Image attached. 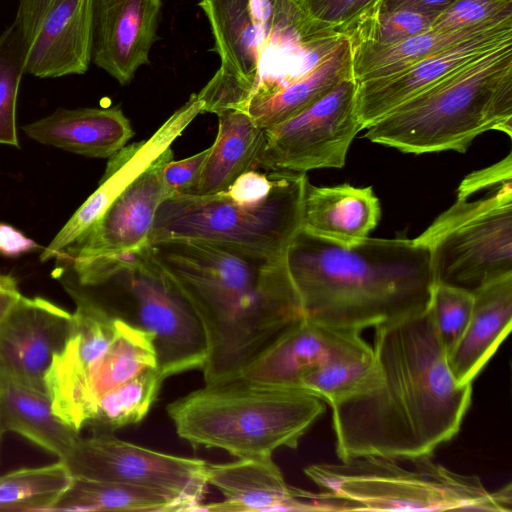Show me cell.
<instances>
[{
    "instance_id": "obj_29",
    "label": "cell",
    "mask_w": 512,
    "mask_h": 512,
    "mask_svg": "<svg viewBox=\"0 0 512 512\" xmlns=\"http://www.w3.org/2000/svg\"><path fill=\"white\" fill-rule=\"evenodd\" d=\"M152 367H157L152 335L117 317L113 339L96 363L88 382L84 399L85 426L104 394Z\"/></svg>"
},
{
    "instance_id": "obj_1",
    "label": "cell",
    "mask_w": 512,
    "mask_h": 512,
    "mask_svg": "<svg viewBox=\"0 0 512 512\" xmlns=\"http://www.w3.org/2000/svg\"><path fill=\"white\" fill-rule=\"evenodd\" d=\"M375 328L379 384L331 406L337 456L432 455L459 432L472 384L455 380L429 310Z\"/></svg>"
},
{
    "instance_id": "obj_12",
    "label": "cell",
    "mask_w": 512,
    "mask_h": 512,
    "mask_svg": "<svg viewBox=\"0 0 512 512\" xmlns=\"http://www.w3.org/2000/svg\"><path fill=\"white\" fill-rule=\"evenodd\" d=\"M25 73L38 78L84 74L92 61V0H19L11 25Z\"/></svg>"
},
{
    "instance_id": "obj_35",
    "label": "cell",
    "mask_w": 512,
    "mask_h": 512,
    "mask_svg": "<svg viewBox=\"0 0 512 512\" xmlns=\"http://www.w3.org/2000/svg\"><path fill=\"white\" fill-rule=\"evenodd\" d=\"M24 58L12 26L0 36V144L18 147L16 104Z\"/></svg>"
},
{
    "instance_id": "obj_24",
    "label": "cell",
    "mask_w": 512,
    "mask_h": 512,
    "mask_svg": "<svg viewBox=\"0 0 512 512\" xmlns=\"http://www.w3.org/2000/svg\"><path fill=\"white\" fill-rule=\"evenodd\" d=\"M352 76V48L345 34L322 60L311 69L282 83L257 86L248 104V112L263 128L277 126L296 116Z\"/></svg>"
},
{
    "instance_id": "obj_37",
    "label": "cell",
    "mask_w": 512,
    "mask_h": 512,
    "mask_svg": "<svg viewBox=\"0 0 512 512\" xmlns=\"http://www.w3.org/2000/svg\"><path fill=\"white\" fill-rule=\"evenodd\" d=\"M512 18V0H456L431 29L455 30Z\"/></svg>"
},
{
    "instance_id": "obj_30",
    "label": "cell",
    "mask_w": 512,
    "mask_h": 512,
    "mask_svg": "<svg viewBox=\"0 0 512 512\" xmlns=\"http://www.w3.org/2000/svg\"><path fill=\"white\" fill-rule=\"evenodd\" d=\"M52 511H153L175 507L161 494L126 483L73 478Z\"/></svg>"
},
{
    "instance_id": "obj_3",
    "label": "cell",
    "mask_w": 512,
    "mask_h": 512,
    "mask_svg": "<svg viewBox=\"0 0 512 512\" xmlns=\"http://www.w3.org/2000/svg\"><path fill=\"white\" fill-rule=\"evenodd\" d=\"M285 258L304 316L317 323L361 332L429 308L431 257L414 239L367 237L346 247L301 229Z\"/></svg>"
},
{
    "instance_id": "obj_42",
    "label": "cell",
    "mask_w": 512,
    "mask_h": 512,
    "mask_svg": "<svg viewBox=\"0 0 512 512\" xmlns=\"http://www.w3.org/2000/svg\"><path fill=\"white\" fill-rule=\"evenodd\" d=\"M21 295L15 278L0 273V323Z\"/></svg>"
},
{
    "instance_id": "obj_22",
    "label": "cell",
    "mask_w": 512,
    "mask_h": 512,
    "mask_svg": "<svg viewBox=\"0 0 512 512\" xmlns=\"http://www.w3.org/2000/svg\"><path fill=\"white\" fill-rule=\"evenodd\" d=\"M22 129L39 143L93 158L111 157L134 135L119 107L59 108Z\"/></svg>"
},
{
    "instance_id": "obj_18",
    "label": "cell",
    "mask_w": 512,
    "mask_h": 512,
    "mask_svg": "<svg viewBox=\"0 0 512 512\" xmlns=\"http://www.w3.org/2000/svg\"><path fill=\"white\" fill-rule=\"evenodd\" d=\"M508 42H512V19L398 72L357 83L356 107L363 130L455 70Z\"/></svg>"
},
{
    "instance_id": "obj_15",
    "label": "cell",
    "mask_w": 512,
    "mask_h": 512,
    "mask_svg": "<svg viewBox=\"0 0 512 512\" xmlns=\"http://www.w3.org/2000/svg\"><path fill=\"white\" fill-rule=\"evenodd\" d=\"M72 326V313L42 297L21 295L0 323V384L46 392L45 376Z\"/></svg>"
},
{
    "instance_id": "obj_34",
    "label": "cell",
    "mask_w": 512,
    "mask_h": 512,
    "mask_svg": "<svg viewBox=\"0 0 512 512\" xmlns=\"http://www.w3.org/2000/svg\"><path fill=\"white\" fill-rule=\"evenodd\" d=\"M435 16L399 9L357 18L341 33L351 42L392 43L430 30Z\"/></svg>"
},
{
    "instance_id": "obj_36",
    "label": "cell",
    "mask_w": 512,
    "mask_h": 512,
    "mask_svg": "<svg viewBox=\"0 0 512 512\" xmlns=\"http://www.w3.org/2000/svg\"><path fill=\"white\" fill-rule=\"evenodd\" d=\"M474 297L472 291L435 283L429 303V313L447 354L461 338L471 316Z\"/></svg>"
},
{
    "instance_id": "obj_10",
    "label": "cell",
    "mask_w": 512,
    "mask_h": 512,
    "mask_svg": "<svg viewBox=\"0 0 512 512\" xmlns=\"http://www.w3.org/2000/svg\"><path fill=\"white\" fill-rule=\"evenodd\" d=\"M73 478L114 481L164 496L176 511H203L207 462L152 450L106 431L79 436L62 458Z\"/></svg>"
},
{
    "instance_id": "obj_14",
    "label": "cell",
    "mask_w": 512,
    "mask_h": 512,
    "mask_svg": "<svg viewBox=\"0 0 512 512\" xmlns=\"http://www.w3.org/2000/svg\"><path fill=\"white\" fill-rule=\"evenodd\" d=\"M360 333L303 316L257 353L232 380L301 391L302 378L313 369L336 359L372 355V347Z\"/></svg>"
},
{
    "instance_id": "obj_2",
    "label": "cell",
    "mask_w": 512,
    "mask_h": 512,
    "mask_svg": "<svg viewBox=\"0 0 512 512\" xmlns=\"http://www.w3.org/2000/svg\"><path fill=\"white\" fill-rule=\"evenodd\" d=\"M145 248L188 298L205 328V385L235 378L304 316L285 254L197 239H167Z\"/></svg>"
},
{
    "instance_id": "obj_28",
    "label": "cell",
    "mask_w": 512,
    "mask_h": 512,
    "mask_svg": "<svg viewBox=\"0 0 512 512\" xmlns=\"http://www.w3.org/2000/svg\"><path fill=\"white\" fill-rule=\"evenodd\" d=\"M0 420L4 432L19 434L58 459L80 436L55 414L46 392L15 383L0 384Z\"/></svg>"
},
{
    "instance_id": "obj_17",
    "label": "cell",
    "mask_w": 512,
    "mask_h": 512,
    "mask_svg": "<svg viewBox=\"0 0 512 512\" xmlns=\"http://www.w3.org/2000/svg\"><path fill=\"white\" fill-rule=\"evenodd\" d=\"M202 113L197 94L175 111L145 141L123 147L111 157L97 189L75 211L43 250L40 260L48 261L74 244L99 219L113 200L130 185L161 153L171 147L185 128Z\"/></svg>"
},
{
    "instance_id": "obj_31",
    "label": "cell",
    "mask_w": 512,
    "mask_h": 512,
    "mask_svg": "<svg viewBox=\"0 0 512 512\" xmlns=\"http://www.w3.org/2000/svg\"><path fill=\"white\" fill-rule=\"evenodd\" d=\"M73 481L61 459L0 475V512L52 511Z\"/></svg>"
},
{
    "instance_id": "obj_27",
    "label": "cell",
    "mask_w": 512,
    "mask_h": 512,
    "mask_svg": "<svg viewBox=\"0 0 512 512\" xmlns=\"http://www.w3.org/2000/svg\"><path fill=\"white\" fill-rule=\"evenodd\" d=\"M512 18L455 30L430 29L392 43L351 42L356 83L398 72Z\"/></svg>"
},
{
    "instance_id": "obj_43",
    "label": "cell",
    "mask_w": 512,
    "mask_h": 512,
    "mask_svg": "<svg viewBox=\"0 0 512 512\" xmlns=\"http://www.w3.org/2000/svg\"><path fill=\"white\" fill-rule=\"evenodd\" d=\"M3 433H4V430H3V427H2V424H1V420H0V442H1V438H2Z\"/></svg>"
},
{
    "instance_id": "obj_38",
    "label": "cell",
    "mask_w": 512,
    "mask_h": 512,
    "mask_svg": "<svg viewBox=\"0 0 512 512\" xmlns=\"http://www.w3.org/2000/svg\"><path fill=\"white\" fill-rule=\"evenodd\" d=\"M209 153L210 147L183 160H171L164 166L162 178L171 197L195 194Z\"/></svg>"
},
{
    "instance_id": "obj_39",
    "label": "cell",
    "mask_w": 512,
    "mask_h": 512,
    "mask_svg": "<svg viewBox=\"0 0 512 512\" xmlns=\"http://www.w3.org/2000/svg\"><path fill=\"white\" fill-rule=\"evenodd\" d=\"M296 2L309 19L338 32L354 17L360 0H296Z\"/></svg>"
},
{
    "instance_id": "obj_33",
    "label": "cell",
    "mask_w": 512,
    "mask_h": 512,
    "mask_svg": "<svg viewBox=\"0 0 512 512\" xmlns=\"http://www.w3.org/2000/svg\"><path fill=\"white\" fill-rule=\"evenodd\" d=\"M380 372L374 355L329 361L301 380L300 390L331 406L375 388Z\"/></svg>"
},
{
    "instance_id": "obj_5",
    "label": "cell",
    "mask_w": 512,
    "mask_h": 512,
    "mask_svg": "<svg viewBox=\"0 0 512 512\" xmlns=\"http://www.w3.org/2000/svg\"><path fill=\"white\" fill-rule=\"evenodd\" d=\"M72 278L114 315L153 337L157 369L167 377L201 369L208 356L205 328L174 280L145 246L94 256L62 254Z\"/></svg>"
},
{
    "instance_id": "obj_41",
    "label": "cell",
    "mask_w": 512,
    "mask_h": 512,
    "mask_svg": "<svg viewBox=\"0 0 512 512\" xmlns=\"http://www.w3.org/2000/svg\"><path fill=\"white\" fill-rule=\"evenodd\" d=\"M39 245L15 227L0 223V254L16 257L38 249Z\"/></svg>"
},
{
    "instance_id": "obj_40",
    "label": "cell",
    "mask_w": 512,
    "mask_h": 512,
    "mask_svg": "<svg viewBox=\"0 0 512 512\" xmlns=\"http://www.w3.org/2000/svg\"><path fill=\"white\" fill-rule=\"evenodd\" d=\"M455 1L456 0H375L371 6L357 18L365 15L384 13L399 9H411L437 17Z\"/></svg>"
},
{
    "instance_id": "obj_11",
    "label": "cell",
    "mask_w": 512,
    "mask_h": 512,
    "mask_svg": "<svg viewBox=\"0 0 512 512\" xmlns=\"http://www.w3.org/2000/svg\"><path fill=\"white\" fill-rule=\"evenodd\" d=\"M356 90L353 76L348 77L296 116L264 129L255 166L293 173L343 167L353 139L363 130Z\"/></svg>"
},
{
    "instance_id": "obj_32",
    "label": "cell",
    "mask_w": 512,
    "mask_h": 512,
    "mask_svg": "<svg viewBox=\"0 0 512 512\" xmlns=\"http://www.w3.org/2000/svg\"><path fill=\"white\" fill-rule=\"evenodd\" d=\"M163 381L157 367L142 371L104 394L87 425L94 431L112 432L140 422L156 401Z\"/></svg>"
},
{
    "instance_id": "obj_13",
    "label": "cell",
    "mask_w": 512,
    "mask_h": 512,
    "mask_svg": "<svg viewBox=\"0 0 512 512\" xmlns=\"http://www.w3.org/2000/svg\"><path fill=\"white\" fill-rule=\"evenodd\" d=\"M63 286L75 303L73 326L63 349L45 376L55 414L80 431L85 426L84 399L91 373L110 345L117 316L70 277Z\"/></svg>"
},
{
    "instance_id": "obj_16",
    "label": "cell",
    "mask_w": 512,
    "mask_h": 512,
    "mask_svg": "<svg viewBox=\"0 0 512 512\" xmlns=\"http://www.w3.org/2000/svg\"><path fill=\"white\" fill-rule=\"evenodd\" d=\"M207 481L223 500L205 504L208 512L350 511L348 503L325 491L313 493L290 486L270 458L207 462Z\"/></svg>"
},
{
    "instance_id": "obj_9",
    "label": "cell",
    "mask_w": 512,
    "mask_h": 512,
    "mask_svg": "<svg viewBox=\"0 0 512 512\" xmlns=\"http://www.w3.org/2000/svg\"><path fill=\"white\" fill-rule=\"evenodd\" d=\"M271 172L270 190L258 199H238L228 191L166 199L156 212L148 243L197 239L284 255L301 230L308 178L306 173Z\"/></svg>"
},
{
    "instance_id": "obj_8",
    "label": "cell",
    "mask_w": 512,
    "mask_h": 512,
    "mask_svg": "<svg viewBox=\"0 0 512 512\" xmlns=\"http://www.w3.org/2000/svg\"><path fill=\"white\" fill-rule=\"evenodd\" d=\"M338 464H312L305 475L320 488L345 500L350 511L511 512V483L489 491L476 475L435 462L432 455L410 464L381 456H359Z\"/></svg>"
},
{
    "instance_id": "obj_21",
    "label": "cell",
    "mask_w": 512,
    "mask_h": 512,
    "mask_svg": "<svg viewBox=\"0 0 512 512\" xmlns=\"http://www.w3.org/2000/svg\"><path fill=\"white\" fill-rule=\"evenodd\" d=\"M380 218V201L371 187L305 183L301 229L313 236L352 246L369 237Z\"/></svg>"
},
{
    "instance_id": "obj_19",
    "label": "cell",
    "mask_w": 512,
    "mask_h": 512,
    "mask_svg": "<svg viewBox=\"0 0 512 512\" xmlns=\"http://www.w3.org/2000/svg\"><path fill=\"white\" fill-rule=\"evenodd\" d=\"M171 160L173 151L169 147L113 200L82 237L60 254L94 256L145 246L160 204L171 197L162 178L163 168Z\"/></svg>"
},
{
    "instance_id": "obj_7",
    "label": "cell",
    "mask_w": 512,
    "mask_h": 512,
    "mask_svg": "<svg viewBox=\"0 0 512 512\" xmlns=\"http://www.w3.org/2000/svg\"><path fill=\"white\" fill-rule=\"evenodd\" d=\"M435 283L474 291L512 273V154L468 174L455 202L417 238Z\"/></svg>"
},
{
    "instance_id": "obj_23",
    "label": "cell",
    "mask_w": 512,
    "mask_h": 512,
    "mask_svg": "<svg viewBox=\"0 0 512 512\" xmlns=\"http://www.w3.org/2000/svg\"><path fill=\"white\" fill-rule=\"evenodd\" d=\"M472 293L469 322L448 354L451 372L459 384H472L511 330L512 273L489 281Z\"/></svg>"
},
{
    "instance_id": "obj_25",
    "label": "cell",
    "mask_w": 512,
    "mask_h": 512,
    "mask_svg": "<svg viewBox=\"0 0 512 512\" xmlns=\"http://www.w3.org/2000/svg\"><path fill=\"white\" fill-rule=\"evenodd\" d=\"M218 132L201 171L194 195H210L228 190L255 166L264 141V129L249 112L227 109L216 114Z\"/></svg>"
},
{
    "instance_id": "obj_26",
    "label": "cell",
    "mask_w": 512,
    "mask_h": 512,
    "mask_svg": "<svg viewBox=\"0 0 512 512\" xmlns=\"http://www.w3.org/2000/svg\"><path fill=\"white\" fill-rule=\"evenodd\" d=\"M220 57V70L256 89L260 78V39L252 0H201Z\"/></svg>"
},
{
    "instance_id": "obj_20",
    "label": "cell",
    "mask_w": 512,
    "mask_h": 512,
    "mask_svg": "<svg viewBox=\"0 0 512 512\" xmlns=\"http://www.w3.org/2000/svg\"><path fill=\"white\" fill-rule=\"evenodd\" d=\"M162 0H92V61L128 84L149 63Z\"/></svg>"
},
{
    "instance_id": "obj_6",
    "label": "cell",
    "mask_w": 512,
    "mask_h": 512,
    "mask_svg": "<svg viewBox=\"0 0 512 512\" xmlns=\"http://www.w3.org/2000/svg\"><path fill=\"white\" fill-rule=\"evenodd\" d=\"M325 410L324 401L309 393L240 380L205 385L167 405L179 437L237 459L270 458L280 447L297 448Z\"/></svg>"
},
{
    "instance_id": "obj_4",
    "label": "cell",
    "mask_w": 512,
    "mask_h": 512,
    "mask_svg": "<svg viewBox=\"0 0 512 512\" xmlns=\"http://www.w3.org/2000/svg\"><path fill=\"white\" fill-rule=\"evenodd\" d=\"M364 138L404 153H464L490 130L512 137V42L469 62L367 127Z\"/></svg>"
}]
</instances>
